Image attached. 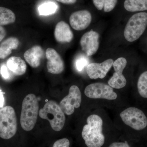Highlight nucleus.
<instances>
[{
    "label": "nucleus",
    "instance_id": "1",
    "mask_svg": "<svg viewBox=\"0 0 147 147\" xmlns=\"http://www.w3.org/2000/svg\"><path fill=\"white\" fill-rule=\"evenodd\" d=\"M87 124L84 125L82 136L88 147H101L105 142L102 133L103 121L100 116L92 115L88 117Z\"/></svg>",
    "mask_w": 147,
    "mask_h": 147
},
{
    "label": "nucleus",
    "instance_id": "2",
    "mask_svg": "<svg viewBox=\"0 0 147 147\" xmlns=\"http://www.w3.org/2000/svg\"><path fill=\"white\" fill-rule=\"evenodd\" d=\"M39 114L38 100L34 94L27 95L22 102L20 119L21 127L30 131L34 127Z\"/></svg>",
    "mask_w": 147,
    "mask_h": 147
},
{
    "label": "nucleus",
    "instance_id": "3",
    "mask_svg": "<svg viewBox=\"0 0 147 147\" xmlns=\"http://www.w3.org/2000/svg\"><path fill=\"white\" fill-rule=\"evenodd\" d=\"M39 115L41 118L49 121L51 127L55 131H60L63 128L65 121V113L59 105L53 100H49L40 110Z\"/></svg>",
    "mask_w": 147,
    "mask_h": 147
},
{
    "label": "nucleus",
    "instance_id": "4",
    "mask_svg": "<svg viewBox=\"0 0 147 147\" xmlns=\"http://www.w3.org/2000/svg\"><path fill=\"white\" fill-rule=\"evenodd\" d=\"M147 27V13L140 12L132 15L127 23L124 36L129 42L139 39Z\"/></svg>",
    "mask_w": 147,
    "mask_h": 147
},
{
    "label": "nucleus",
    "instance_id": "5",
    "mask_svg": "<svg viewBox=\"0 0 147 147\" xmlns=\"http://www.w3.org/2000/svg\"><path fill=\"white\" fill-rule=\"evenodd\" d=\"M17 127L16 113L13 108L8 105L0 108V137L11 139L16 134Z\"/></svg>",
    "mask_w": 147,
    "mask_h": 147
},
{
    "label": "nucleus",
    "instance_id": "6",
    "mask_svg": "<svg viewBox=\"0 0 147 147\" xmlns=\"http://www.w3.org/2000/svg\"><path fill=\"white\" fill-rule=\"evenodd\" d=\"M120 116L124 123L135 130H142L147 126L146 116L142 110L137 108H127Z\"/></svg>",
    "mask_w": 147,
    "mask_h": 147
},
{
    "label": "nucleus",
    "instance_id": "7",
    "mask_svg": "<svg viewBox=\"0 0 147 147\" xmlns=\"http://www.w3.org/2000/svg\"><path fill=\"white\" fill-rule=\"evenodd\" d=\"M87 97L93 99L114 100L117 98V94L109 85L102 83H95L88 85L84 90Z\"/></svg>",
    "mask_w": 147,
    "mask_h": 147
},
{
    "label": "nucleus",
    "instance_id": "8",
    "mask_svg": "<svg viewBox=\"0 0 147 147\" xmlns=\"http://www.w3.org/2000/svg\"><path fill=\"white\" fill-rule=\"evenodd\" d=\"M82 100V93L79 87L73 85L69 88L68 94L64 98L59 105L65 114L70 115L74 113L75 108L80 107Z\"/></svg>",
    "mask_w": 147,
    "mask_h": 147
},
{
    "label": "nucleus",
    "instance_id": "9",
    "mask_svg": "<svg viewBox=\"0 0 147 147\" xmlns=\"http://www.w3.org/2000/svg\"><path fill=\"white\" fill-rule=\"evenodd\" d=\"M127 61L123 57L119 58L114 62L113 66L115 72L108 81V85L113 88H122L127 84L126 79L123 74V72L126 67Z\"/></svg>",
    "mask_w": 147,
    "mask_h": 147
},
{
    "label": "nucleus",
    "instance_id": "10",
    "mask_svg": "<svg viewBox=\"0 0 147 147\" xmlns=\"http://www.w3.org/2000/svg\"><path fill=\"white\" fill-rule=\"evenodd\" d=\"M99 35L92 30L84 34L80 40L82 50L87 56L94 55L99 48Z\"/></svg>",
    "mask_w": 147,
    "mask_h": 147
},
{
    "label": "nucleus",
    "instance_id": "11",
    "mask_svg": "<svg viewBox=\"0 0 147 147\" xmlns=\"http://www.w3.org/2000/svg\"><path fill=\"white\" fill-rule=\"evenodd\" d=\"M47 60V71L52 74L61 73L65 69V64L62 59L57 52L52 48H47L45 52Z\"/></svg>",
    "mask_w": 147,
    "mask_h": 147
},
{
    "label": "nucleus",
    "instance_id": "12",
    "mask_svg": "<svg viewBox=\"0 0 147 147\" xmlns=\"http://www.w3.org/2000/svg\"><path fill=\"white\" fill-rule=\"evenodd\" d=\"M114 60L108 59L101 63H92L88 64L87 67V73L91 79H102L105 78L110 70Z\"/></svg>",
    "mask_w": 147,
    "mask_h": 147
},
{
    "label": "nucleus",
    "instance_id": "13",
    "mask_svg": "<svg viewBox=\"0 0 147 147\" xmlns=\"http://www.w3.org/2000/svg\"><path fill=\"white\" fill-rule=\"evenodd\" d=\"M92 19L91 14L88 11L79 10L74 12L70 15L69 23L74 30H83L90 26Z\"/></svg>",
    "mask_w": 147,
    "mask_h": 147
},
{
    "label": "nucleus",
    "instance_id": "14",
    "mask_svg": "<svg viewBox=\"0 0 147 147\" xmlns=\"http://www.w3.org/2000/svg\"><path fill=\"white\" fill-rule=\"evenodd\" d=\"M55 39L60 43H68L73 39L74 34L68 24L63 21L58 23L55 27Z\"/></svg>",
    "mask_w": 147,
    "mask_h": 147
},
{
    "label": "nucleus",
    "instance_id": "15",
    "mask_svg": "<svg viewBox=\"0 0 147 147\" xmlns=\"http://www.w3.org/2000/svg\"><path fill=\"white\" fill-rule=\"evenodd\" d=\"M43 55L44 51L41 46L35 45L26 51L24 57L32 67L35 68L40 65Z\"/></svg>",
    "mask_w": 147,
    "mask_h": 147
},
{
    "label": "nucleus",
    "instance_id": "16",
    "mask_svg": "<svg viewBox=\"0 0 147 147\" xmlns=\"http://www.w3.org/2000/svg\"><path fill=\"white\" fill-rule=\"evenodd\" d=\"M7 66L11 71L17 76L23 75L26 71L27 65L25 61L19 57H11L7 61Z\"/></svg>",
    "mask_w": 147,
    "mask_h": 147
},
{
    "label": "nucleus",
    "instance_id": "17",
    "mask_svg": "<svg viewBox=\"0 0 147 147\" xmlns=\"http://www.w3.org/2000/svg\"><path fill=\"white\" fill-rule=\"evenodd\" d=\"M19 45L18 38L11 37L0 44V59H4L11 55L13 50H16Z\"/></svg>",
    "mask_w": 147,
    "mask_h": 147
},
{
    "label": "nucleus",
    "instance_id": "18",
    "mask_svg": "<svg viewBox=\"0 0 147 147\" xmlns=\"http://www.w3.org/2000/svg\"><path fill=\"white\" fill-rule=\"evenodd\" d=\"M124 7L130 12L147 10V0H125Z\"/></svg>",
    "mask_w": 147,
    "mask_h": 147
},
{
    "label": "nucleus",
    "instance_id": "19",
    "mask_svg": "<svg viewBox=\"0 0 147 147\" xmlns=\"http://www.w3.org/2000/svg\"><path fill=\"white\" fill-rule=\"evenodd\" d=\"M16 21V16L11 9L0 7V26L13 24Z\"/></svg>",
    "mask_w": 147,
    "mask_h": 147
},
{
    "label": "nucleus",
    "instance_id": "20",
    "mask_svg": "<svg viewBox=\"0 0 147 147\" xmlns=\"http://www.w3.org/2000/svg\"><path fill=\"white\" fill-rule=\"evenodd\" d=\"M93 3L98 10L103 9L105 12H110L115 7L117 0H93Z\"/></svg>",
    "mask_w": 147,
    "mask_h": 147
},
{
    "label": "nucleus",
    "instance_id": "21",
    "mask_svg": "<svg viewBox=\"0 0 147 147\" xmlns=\"http://www.w3.org/2000/svg\"><path fill=\"white\" fill-rule=\"evenodd\" d=\"M139 94L144 98H147V71L140 75L137 84Z\"/></svg>",
    "mask_w": 147,
    "mask_h": 147
},
{
    "label": "nucleus",
    "instance_id": "22",
    "mask_svg": "<svg viewBox=\"0 0 147 147\" xmlns=\"http://www.w3.org/2000/svg\"><path fill=\"white\" fill-rule=\"evenodd\" d=\"M57 6L55 3L49 2L42 4L38 8L40 15L47 16L55 13L57 9Z\"/></svg>",
    "mask_w": 147,
    "mask_h": 147
},
{
    "label": "nucleus",
    "instance_id": "23",
    "mask_svg": "<svg viewBox=\"0 0 147 147\" xmlns=\"http://www.w3.org/2000/svg\"><path fill=\"white\" fill-rule=\"evenodd\" d=\"M88 61L86 57L81 56L76 59L75 65L76 69L79 71H83L86 66L88 65Z\"/></svg>",
    "mask_w": 147,
    "mask_h": 147
},
{
    "label": "nucleus",
    "instance_id": "24",
    "mask_svg": "<svg viewBox=\"0 0 147 147\" xmlns=\"http://www.w3.org/2000/svg\"><path fill=\"white\" fill-rule=\"evenodd\" d=\"M69 141L66 138H63L58 140L54 143L53 147H69Z\"/></svg>",
    "mask_w": 147,
    "mask_h": 147
},
{
    "label": "nucleus",
    "instance_id": "25",
    "mask_svg": "<svg viewBox=\"0 0 147 147\" xmlns=\"http://www.w3.org/2000/svg\"><path fill=\"white\" fill-rule=\"evenodd\" d=\"M0 73L3 79L5 80H8L10 79V75L8 71V68L5 65L3 64L0 67Z\"/></svg>",
    "mask_w": 147,
    "mask_h": 147
},
{
    "label": "nucleus",
    "instance_id": "26",
    "mask_svg": "<svg viewBox=\"0 0 147 147\" xmlns=\"http://www.w3.org/2000/svg\"><path fill=\"white\" fill-rule=\"evenodd\" d=\"M109 147H130V146L127 142H125V143L115 142L110 144Z\"/></svg>",
    "mask_w": 147,
    "mask_h": 147
},
{
    "label": "nucleus",
    "instance_id": "27",
    "mask_svg": "<svg viewBox=\"0 0 147 147\" xmlns=\"http://www.w3.org/2000/svg\"><path fill=\"white\" fill-rule=\"evenodd\" d=\"M6 32L5 29L2 26H0V42L5 37Z\"/></svg>",
    "mask_w": 147,
    "mask_h": 147
},
{
    "label": "nucleus",
    "instance_id": "28",
    "mask_svg": "<svg viewBox=\"0 0 147 147\" xmlns=\"http://www.w3.org/2000/svg\"><path fill=\"white\" fill-rule=\"evenodd\" d=\"M4 93L0 89V108H2L3 107L5 103V98L4 96Z\"/></svg>",
    "mask_w": 147,
    "mask_h": 147
},
{
    "label": "nucleus",
    "instance_id": "29",
    "mask_svg": "<svg viewBox=\"0 0 147 147\" xmlns=\"http://www.w3.org/2000/svg\"><path fill=\"white\" fill-rule=\"evenodd\" d=\"M56 1L65 4H72L75 3L76 2V0H56Z\"/></svg>",
    "mask_w": 147,
    "mask_h": 147
}]
</instances>
